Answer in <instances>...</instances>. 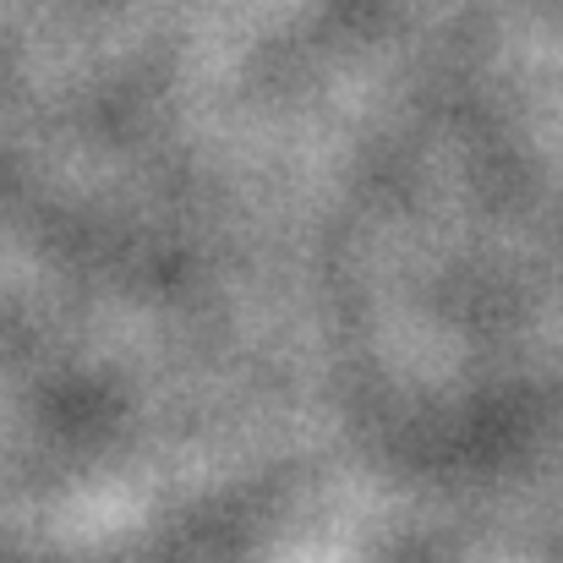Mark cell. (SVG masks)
I'll return each mask as SVG.
<instances>
[]
</instances>
